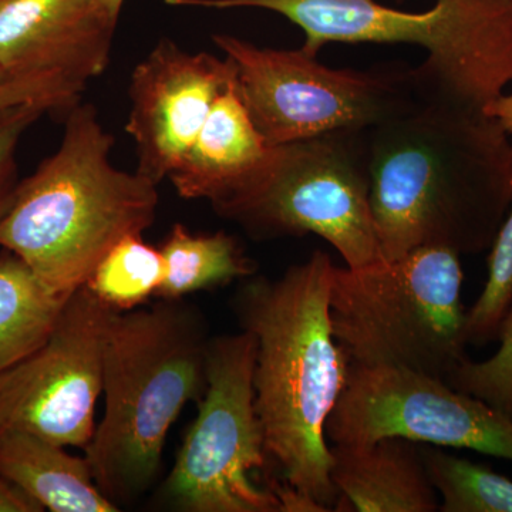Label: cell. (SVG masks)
I'll list each match as a JSON object with an SVG mask.
<instances>
[{"label": "cell", "mask_w": 512, "mask_h": 512, "mask_svg": "<svg viewBox=\"0 0 512 512\" xmlns=\"http://www.w3.org/2000/svg\"><path fill=\"white\" fill-rule=\"evenodd\" d=\"M366 136L383 261L423 247L461 255L493 244L512 205V141L497 120L416 92Z\"/></svg>", "instance_id": "obj_1"}, {"label": "cell", "mask_w": 512, "mask_h": 512, "mask_svg": "<svg viewBox=\"0 0 512 512\" xmlns=\"http://www.w3.org/2000/svg\"><path fill=\"white\" fill-rule=\"evenodd\" d=\"M335 266L316 251L281 278L252 275L234 298L241 329L256 339L255 409L269 463L326 511L338 501L326 423L352 365L330 323Z\"/></svg>", "instance_id": "obj_2"}, {"label": "cell", "mask_w": 512, "mask_h": 512, "mask_svg": "<svg viewBox=\"0 0 512 512\" xmlns=\"http://www.w3.org/2000/svg\"><path fill=\"white\" fill-rule=\"evenodd\" d=\"M113 144L92 104H74L56 153L18 184L0 218V248L55 295L86 285L121 239L156 220L158 184L111 163Z\"/></svg>", "instance_id": "obj_3"}, {"label": "cell", "mask_w": 512, "mask_h": 512, "mask_svg": "<svg viewBox=\"0 0 512 512\" xmlns=\"http://www.w3.org/2000/svg\"><path fill=\"white\" fill-rule=\"evenodd\" d=\"M208 343L204 316L181 299L111 316L106 409L84 457L101 494L117 507L136 503L156 483L168 431L207 387Z\"/></svg>", "instance_id": "obj_4"}, {"label": "cell", "mask_w": 512, "mask_h": 512, "mask_svg": "<svg viewBox=\"0 0 512 512\" xmlns=\"http://www.w3.org/2000/svg\"><path fill=\"white\" fill-rule=\"evenodd\" d=\"M220 8L272 10L305 32L302 49L326 43H406L427 50L413 69L417 92L485 110L512 83V0H436L423 13L375 0H220Z\"/></svg>", "instance_id": "obj_5"}, {"label": "cell", "mask_w": 512, "mask_h": 512, "mask_svg": "<svg viewBox=\"0 0 512 512\" xmlns=\"http://www.w3.org/2000/svg\"><path fill=\"white\" fill-rule=\"evenodd\" d=\"M460 255L423 247L366 268L335 266L329 315L352 365L392 366L447 382L468 359Z\"/></svg>", "instance_id": "obj_6"}, {"label": "cell", "mask_w": 512, "mask_h": 512, "mask_svg": "<svg viewBox=\"0 0 512 512\" xmlns=\"http://www.w3.org/2000/svg\"><path fill=\"white\" fill-rule=\"evenodd\" d=\"M218 214L258 237L313 234L350 269L382 262L370 207L366 128L276 146Z\"/></svg>", "instance_id": "obj_7"}, {"label": "cell", "mask_w": 512, "mask_h": 512, "mask_svg": "<svg viewBox=\"0 0 512 512\" xmlns=\"http://www.w3.org/2000/svg\"><path fill=\"white\" fill-rule=\"evenodd\" d=\"M256 339L248 330L210 339L207 387L185 434L158 505L181 512H279L265 470L264 433L255 409Z\"/></svg>", "instance_id": "obj_8"}, {"label": "cell", "mask_w": 512, "mask_h": 512, "mask_svg": "<svg viewBox=\"0 0 512 512\" xmlns=\"http://www.w3.org/2000/svg\"><path fill=\"white\" fill-rule=\"evenodd\" d=\"M212 42L234 63L239 96L274 147L375 126L416 94L413 69H330L302 47H259L231 35Z\"/></svg>", "instance_id": "obj_9"}, {"label": "cell", "mask_w": 512, "mask_h": 512, "mask_svg": "<svg viewBox=\"0 0 512 512\" xmlns=\"http://www.w3.org/2000/svg\"><path fill=\"white\" fill-rule=\"evenodd\" d=\"M332 444L402 439L512 461V419L444 380L402 367L350 365L326 423Z\"/></svg>", "instance_id": "obj_10"}, {"label": "cell", "mask_w": 512, "mask_h": 512, "mask_svg": "<svg viewBox=\"0 0 512 512\" xmlns=\"http://www.w3.org/2000/svg\"><path fill=\"white\" fill-rule=\"evenodd\" d=\"M113 311L83 285L45 342L0 375V433L16 430L86 448L103 394V355Z\"/></svg>", "instance_id": "obj_11"}, {"label": "cell", "mask_w": 512, "mask_h": 512, "mask_svg": "<svg viewBox=\"0 0 512 512\" xmlns=\"http://www.w3.org/2000/svg\"><path fill=\"white\" fill-rule=\"evenodd\" d=\"M235 82L228 57L185 52L161 40L131 74L126 131L136 144L138 173L156 184L170 177L215 100Z\"/></svg>", "instance_id": "obj_12"}, {"label": "cell", "mask_w": 512, "mask_h": 512, "mask_svg": "<svg viewBox=\"0 0 512 512\" xmlns=\"http://www.w3.org/2000/svg\"><path fill=\"white\" fill-rule=\"evenodd\" d=\"M117 20L100 0H0V64L86 86L110 62Z\"/></svg>", "instance_id": "obj_13"}, {"label": "cell", "mask_w": 512, "mask_h": 512, "mask_svg": "<svg viewBox=\"0 0 512 512\" xmlns=\"http://www.w3.org/2000/svg\"><path fill=\"white\" fill-rule=\"evenodd\" d=\"M274 146L259 133L238 92V83L215 100L187 153L170 174L185 200H208L215 211L258 175Z\"/></svg>", "instance_id": "obj_14"}, {"label": "cell", "mask_w": 512, "mask_h": 512, "mask_svg": "<svg viewBox=\"0 0 512 512\" xmlns=\"http://www.w3.org/2000/svg\"><path fill=\"white\" fill-rule=\"evenodd\" d=\"M335 507L356 512H434L440 500L427 476L421 444L402 437L332 444Z\"/></svg>", "instance_id": "obj_15"}, {"label": "cell", "mask_w": 512, "mask_h": 512, "mask_svg": "<svg viewBox=\"0 0 512 512\" xmlns=\"http://www.w3.org/2000/svg\"><path fill=\"white\" fill-rule=\"evenodd\" d=\"M0 474L18 485L43 510L52 512H117L107 500L86 457L25 431L0 433Z\"/></svg>", "instance_id": "obj_16"}, {"label": "cell", "mask_w": 512, "mask_h": 512, "mask_svg": "<svg viewBox=\"0 0 512 512\" xmlns=\"http://www.w3.org/2000/svg\"><path fill=\"white\" fill-rule=\"evenodd\" d=\"M69 296L50 292L12 252H0V375L39 348Z\"/></svg>", "instance_id": "obj_17"}, {"label": "cell", "mask_w": 512, "mask_h": 512, "mask_svg": "<svg viewBox=\"0 0 512 512\" xmlns=\"http://www.w3.org/2000/svg\"><path fill=\"white\" fill-rule=\"evenodd\" d=\"M160 251L165 278L157 298L167 301L251 278L256 271L254 262L225 232L194 234L183 224H175Z\"/></svg>", "instance_id": "obj_18"}, {"label": "cell", "mask_w": 512, "mask_h": 512, "mask_svg": "<svg viewBox=\"0 0 512 512\" xmlns=\"http://www.w3.org/2000/svg\"><path fill=\"white\" fill-rule=\"evenodd\" d=\"M441 512H512V480L441 447L421 444Z\"/></svg>", "instance_id": "obj_19"}, {"label": "cell", "mask_w": 512, "mask_h": 512, "mask_svg": "<svg viewBox=\"0 0 512 512\" xmlns=\"http://www.w3.org/2000/svg\"><path fill=\"white\" fill-rule=\"evenodd\" d=\"M165 278L164 256L141 235L121 239L87 281L99 301L117 312L133 311L157 296Z\"/></svg>", "instance_id": "obj_20"}, {"label": "cell", "mask_w": 512, "mask_h": 512, "mask_svg": "<svg viewBox=\"0 0 512 512\" xmlns=\"http://www.w3.org/2000/svg\"><path fill=\"white\" fill-rule=\"evenodd\" d=\"M491 247L483 292L467 312L468 346L495 342L512 305V205Z\"/></svg>", "instance_id": "obj_21"}, {"label": "cell", "mask_w": 512, "mask_h": 512, "mask_svg": "<svg viewBox=\"0 0 512 512\" xmlns=\"http://www.w3.org/2000/svg\"><path fill=\"white\" fill-rule=\"evenodd\" d=\"M497 340L500 346L493 356L483 362L467 359L451 373L447 383L484 400L512 419V305Z\"/></svg>", "instance_id": "obj_22"}, {"label": "cell", "mask_w": 512, "mask_h": 512, "mask_svg": "<svg viewBox=\"0 0 512 512\" xmlns=\"http://www.w3.org/2000/svg\"><path fill=\"white\" fill-rule=\"evenodd\" d=\"M86 86L57 74L12 76L0 83V113L26 103H42L52 109L79 103Z\"/></svg>", "instance_id": "obj_23"}, {"label": "cell", "mask_w": 512, "mask_h": 512, "mask_svg": "<svg viewBox=\"0 0 512 512\" xmlns=\"http://www.w3.org/2000/svg\"><path fill=\"white\" fill-rule=\"evenodd\" d=\"M50 110L42 103H26L0 113V218L8 210L16 181V150L23 134L43 113Z\"/></svg>", "instance_id": "obj_24"}, {"label": "cell", "mask_w": 512, "mask_h": 512, "mask_svg": "<svg viewBox=\"0 0 512 512\" xmlns=\"http://www.w3.org/2000/svg\"><path fill=\"white\" fill-rule=\"evenodd\" d=\"M42 507L18 485L0 474V512H42Z\"/></svg>", "instance_id": "obj_25"}, {"label": "cell", "mask_w": 512, "mask_h": 512, "mask_svg": "<svg viewBox=\"0 0 512 512\" xmlns=\"http://www.w3.org/2000/svg\"><path fill=\"white\" fill-rule=\"evenodd\" d=\"M484 113L498 121L501 127L512 136V93L503 94L485 107Z\"/></svg>", "instance_id": "obj_26"}, {"label": "cell", "mask_w": 512, "mask_h": 512, "mask_svg": "<svg viewBox=\"0 0 512 512\" xmlns=\"http://www.w3.org/2000/svg\"><path fill=\"white\" fill-rule=\"evenodd\" d=\"M100 2L103 3V5L106 6V8L109 9L116 18H119L121 9H123V5L126 0H100Z\"/></svg>", "instance_id": "obj_27"}, {"label": "cell", "mask_w": 512, "mask_h": 512, "mask_svg": "<svg viewBox=\"0 0 512 512\" xmlns=\"http://www.w3.org/2000/svg\"><path fill=\"white\" fill-rule=\"evenodd\" d=\"M9 77L12 76H9V74L5 72V69H3L2 64H0V83L5 82Z\"/></svg>", "instance_id": "obj_28"}]
</instances>
